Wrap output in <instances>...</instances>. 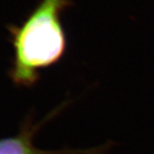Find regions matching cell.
Masks as SVG:
<instances>
[{"instance_id":"1","label":"cell","mask_w":154,"mask_h":154,"mask_svg":"<svg viewBox=\"0 0 154 154\" xmlns=\"http://www.w3.org/2000/svg\"><path fill=\"white\" fill-rule=\"evenodd\" d=\"M70 5V0H41L21 26L8 27L15 50L11 76L17 84L33 86L40 69L56 64L65 54L61 15Z\"/></svg>"},{"instance_id":"2","label":"cell","mask_w":154,"mask_h":154,"mask_svg":"<svg viewBox=\"0 0 154 154\" xmlns=\"http://www.w3.org/2000/svg\"><path fill=\"white\" fill-rule=\"evenodd\" d=\"M37 127L27 126L16 137L0 140V154H105L108 146L88 150H59L44 151L33 145V133Z\"/></svg>"}]
</instances>
